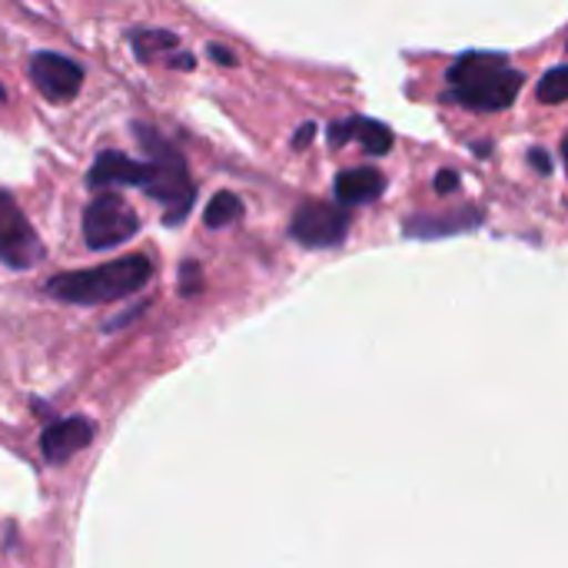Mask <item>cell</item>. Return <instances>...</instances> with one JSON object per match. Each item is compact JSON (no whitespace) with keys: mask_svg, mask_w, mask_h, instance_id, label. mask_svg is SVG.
I'll return each instance as SVG.
<instances>
[{"mask_svg":"<svg viewBox=\"0 0 568 568\" xmlns=\"http://www.w3.org/2000/svg\"><path fill=\"white\" fill-rule=\"evenodd\" d=\"M449 90L446 100L479 110V113H499L509 110L516 103V97L523 93V70H516L509 63L506 53H489V50H469L463 53L449 73Z\"/></svg>","mask_w":568,"mask_h":568,"instance_id":"6da1fadb","label":"cell"},{"mask_svg":"<svg viewBox=\"0 0 568 568\" xmlns=\"http://www.w3.org/2000/svg\"><path fill=\"white\" fill-rule=\"evenodd\" d=\"M153 276V263L140 253L120 256L113 263L93 266V270H77V273H57L47 280V293L60 303L73 306H100V303H116L133 293H140Z\"/></svg>","mask_w":568,"mask_h":568,"instance_id":"7a4b0ae2","label":"cell"},{"mask_svg":"<svg viewBox=\"0 0 568 568\" xmlns=\"http://www.w3.org/2000/svg\"><path fill=\"white\" fill-rule=\"evenodd\" d=\"M133 136H136V143L143 150V160L150 166V180L143 186L146 196L156 200L166 210L163 213L166 226H180L190 216L193 200H196V186L190 180L183 153L146 123H133Z\"/></svg>","mask_w":568,"mask_h":568,"instance_id":"3957f363","label":"cell"},{"mask_svg":"<svg viewBox=\"0 0 568 568\" xmlns=\"http://www.w3.org/2000/svg\"><path fill=\"white\" fill-rule=\"evenodd\" d=\"M140 230V216L133 213V206L116 196V193H100L97 200L87 203L83 210V240L90 250L103 253V250H116L120 243L133 240Z\"/></svg>","mask_w":568,"mask_h":568,"instance_id":"277c9868","label":"cell"},{"mask_svg":"<svg viewBox=\"0 0 568 568\" xmlns=\"http://www.w3.org/2000/svg\"><path fill=\"white\" fill-rule=\"evenodd\" d=\"M40 260H43V243L37 230L23 216L20 203L7 190H0V263L23 273Z\"/></svg>","mask_w":568,"mask_h":568,"instance_id":"5b68a950","label":"cell"},{"mask_svg":"<svg viewBox=\"0 0 568 568\" xmlns=\"http://www.w3.org/2000/svg\"><path fill=\"white\" fill-rule=\"evenodd\" d=\"M349 213L343 206H329L323 200H306L296 206L290 220V236L306 250H329L349 236Z\"/></svg>","mask_w":568,"mask_h":568,"instance_id":"8992f818","label":"cell"},{"mask_svg":"<svg viewBox=\"0 0 568 568\" xmlns=\"http://www.w3.org/2000/svg\"><path fill=\"white\" fill-rule=\"evenodd\" d=\"M30 80L33 87L53 100V103H67L80 93L83 87V67L73 63L70 57L63 53H53V50H40L30 57Z\"/></svg>","mask_w":568,"mask_h":568,"instance_id":"52a82bcc","label":"cell"},{"mask_svg":"<svg viewBox=\"0 0 568 568\" xmlns=\"http://www.w3.org/2000/svg\"><path fill=\"white\" fill-rule=\"evenodd\" d=\"M93 436H97L93 423L73 416V419L53 423V426L43 429V436H40V453H43V459H47L50 466H60V463L73 459L80 449H87V446L93 443Z\"/></svg>","mask_w":568,"mask_h":568,"instance_id":"ba28073f","label":"cell"},{"mask_svg":"<svg viewBox=\"0 0 568 568\" xmlns=\"http://www.w3.org/2000/svg\"><path fill=\"white\" fill-rule=\"evenodd\" d=\"M150 180V166L146 160H133L120 150H103L93 163V170L87 173L90 186H146Z\"/></svg>","mask_w":568,"mask_h":568,"instance_id":"9c48e42d","label":"cell"},{"mask_svg":"<svg viewBox=\"0 0 568 568\" xmlns=\"http://www.w3.org/2000/svg\"><path fill=\"white\" fill-rule=\"evenodd\" d=\"M476 226H483V213L469 206V210H449V213H419L406 220L403 233L413 240H439V236H456Z\"/></svg>","mask_w":568,"mask_h":568,"instance_id":"30bf717a","label":"cell"},{"mask_svg":"<svg viewBox=\"0 0 568 568\" xmlns=\"http://www.w3.org/2000/svg\"><path fill=\"white\" fill-rule=\"evenodd\" d=\"M346 140H359L369 156H386L393 150V130L369 116H349L329 126V143L343 146Z\"/></svg>","mask_w":568,"mask_h":568,"instance_id":"8fae6325","label":"cell"},{"mask_svg":"<svg viewBox=\"0 0 568 568\" xmlns=\"http://www.w3.org/2000/svg\"><path fill=\"white\" fill-rule=\"evenodd\" d=\"M386 190V180L379 170L373 166H356V170H343L336 176V200L343 206H366L376 203Z\"/></svg>","mask_w":568,"mask_h":568,"instance_id":"7c38bea8","label":"cell"},{"mask_svg":"<svg viewBox=\"0 0 568 568\" xmlns=\"http://www.w3.org/2000/svg\"><path fill=\"white\" fill-rule=\"evenodd\" d=\"M130 43H133L140 60H153L160 53L176 50L180 37L173 30H160V27H136V30H130Z\"/></svg>","mask_w":568,"mask_h":568,"instance_id":"4fadbf2b","label":"cell"},{"mask_svg":"<svg viewBox=\"0 0 568 568\" xmlns=\"http://www.w3.org/2000/svg\"><path fill=\"white\" fill-rule=\"evenodd\" d=\"M240 216H243V200H240L236 193H230V190L216 193V196L206 203V210H203V223H206L210 230L230 226V223H236Z\"/></svg>","mask_w":568,"mask_h":568,"instance_id":"5bb4252c","label":"cell"},{"mask_svg":"<svg viewBox=\"0 0 568 568\" xmlns=\"http://www.w3.org/2000/svg\"><path fill=\"white\" fill-rule=\"evenodd\" d=\"M539 100L542 103H562L568 100V67H552L542 83H539Z\"/></svg>","mask_w":568,"mask_h":568,"instance_id":"9a60e30c","label":"cell"},{"mask_svg":"<svg viewBox=\"0 0 568 568\" xmlns=\"http://www.w3.org/2000/svg\"><path fill=\"white\" fill-rule=\"evenodd\" d=\"M203 290V270H200V263H193V260H186L183 266H180V296H196Z\"/></svg>","mask_w":568,"mask_h":568,"instance_id":"2e32d148","label":"cell"},{"mask_svg":"<svg viewBox=\"0 0 568 568\" xmlns=\"http://www.w3.org/2000/svg\"><path fill=\"white\" fill-rule=\"evenodd\" d=\"M529 163H532V170H536V173H542V176H549V173H552V156H549L542 146H532V150H529Z\"/></svg>","mask_w":568,"mask_h":568,"instance_id":"e0dca14e","label":"cell"},{"mask_svg":"<svg viewBox=\"0 0 568 568\" xmlns=\"http://www.w3.org/2000/svg\"><path fill=\"white\" fill-rule=\"evenodd\" d=\"M433 186H436L439 193H453V190L459 186V173H456V170H439L436 180H433Z\"/></svg>","mask_w":568,"mask_h":568,"instance_id":"ac0fdd59","label":"cell"},{"mask_svg":"<svg viewBox=\"0 0 568 568\" xmlns=\"http://www.w3.org/2000/svg\"><path fill=\"white\" fill-rule=\"evenodd\" d=\"M206 53H210L216 63H223V67H236V57H233V50H230V47H223V43H210V47H206Z\"/></svg>","mask_w":568,"mask_h":568,"instance_id":"d6986e66","label":"cell"},{"mask_svg":"<svg viewBox=\"0 0 568 568\" xmlns=\"http://www.w3.org/2000/svg\"><path fill=\"white\" fill-rule=\"evenodd\" d=\"M313 133H316V123H303V126L293 133V150H300V146H310V143H313Z\"/></svg>","mask_w":568,"mask_h":568,"instance_id":"ffe728a7","label":"cell"},{"mask_svg":"<svg viewBox=\"0 0 568 568\" xmlns=\"http://www.w3.org/2000/svg\"><path fill=\"white\" fill-rule=\"evenodd\" d=\"M166 63H170L173 70H193V67H196V57H193V53H170Z\"/></svg>","mask_w":568,"mask_h":568,"instance_id":"44dd1931","label":"cell"},{"mask_svg":"<svg viewBox=\"0 0 568 568\" xmlns=\"http://www.w3.org/2000/svg\"><path fill=\"white\" fill-rule=\"evenodd\" d=\"M3 100H7V90H3V87H0V103H3Z\"/></svg>","mask_w":568,"mask_h":568,"instance_id":"7402d4cb","label":"cell"}]
</instances>
